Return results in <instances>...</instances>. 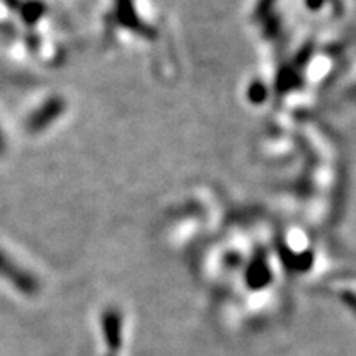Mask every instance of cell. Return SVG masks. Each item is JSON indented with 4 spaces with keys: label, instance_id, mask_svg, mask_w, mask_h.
Instances as JSON below:
<instances>
[{
    "label": "cell",
    "instance_id": "obj_1",
    "mask_svg": "<svg viewBox=\"0 0 356 356\" xmlns=\"http://www.w3.org/2000/svg\"><path fill=\"white\" fill-rule=\"evenodd\" d=\"M2 149H3V142H2V137H0V152H2Z\"/></svg>",
    "mask_w": 356,
    "mask_h": 356
}]
</instances>
